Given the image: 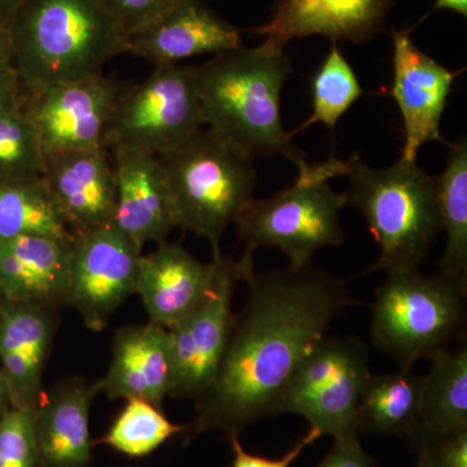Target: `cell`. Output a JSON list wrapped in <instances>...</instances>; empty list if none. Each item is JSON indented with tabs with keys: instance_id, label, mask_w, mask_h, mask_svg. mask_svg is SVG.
Wrapping results in <instances>:
<instances>
[{
	"instance_id": "1",
	"label": "cell",
	"mask_w": 467,
	"mask_h": 467,
	"mask_svg": "<svg viewBox=\"0 0 467 467\" xmlns=\"http://www.w3.org/2000/svg\"><path fill=\"white\" fill-rule=\"evenodd\" d=\"M213 380L196 399L184 438L218 430L239 436L275 416L276 404L300 362L353 303L346 281L309 265L254 273Z\"/></svg>"
},
{
	"instance_id": "2",
	"label": "cell",
	"mask_w": 467,
	"mask_h": 467,
	"mask_svg": "<svg viewBox=\"0 0 467 467\" xmlns=\"http://www.w3.org/2000/svg\"><path fill=\"white\" fill-rule=\"evenodd\" d=\"M292 72L285 48L264 41L195 67L196 90L205 128L248 155H281L297 171L309 162L291 142L281 119L282 88Z\"/></svg>"
},
{
	"instance_id": "3",
	"label": "cell",
	"mask_w": 467,
	"mask_h": 467,
	"mask_svg": "<svg viewBox=\"0 0 467 467\" xmlns=\"http://www.w3.org/2000/svg\"><path fill=\"white\" fill-rule=\"evenodd\" d=\"M23 95L95 75L125 52L126 34L100 0H26L11 20Z\"/></svg>"
},
{
	"instance_id": "4",
	"label": "cell",
	"mask_w": 467,
	"mask_h": 467,
	"mask_svg": "<svg viewBox=\"0 0 467 467\" xmlns=\"http://www.w3.org/2000/svg\"><path fill=\"white\" fill-rule=\"evenodd\" d=\"M327 161L333 177H348L347 204L361 212L380 250L376 264L364 275L420 267L442 230L438 178L417 162L373 169L358 155L347 161L331 156Z\"/></svg>"
},
{
	"instance_id": "5",
	"label": "cell",
	"mask_w": 467,
	"mask_h": 467,
	"mask_svg": "<svg viewBox=\"0 0 467 467\" xmlns=\"http://www.w3.org/2000/svg\"><path fill=\"white\" fill-rule=\"evenodd\" d=\"M159 159L171 189L175 225L207 239L213 254H221L223 233L254 199V158L202 128Z\"/></svg>"
},
{
	"instance_id": "6",
	"label": "cell",
	"mask_w": 467,
	"mask_h": 467,
	"mask_svg": "<svg viewBox=\"0 0 467 467\" xmlns=\"http://www.w3.org/2000/svg\"><path fill=\"white\" fill-rule=\"evenodd\" d=\"M466 291L465 282L423 275L420 267L387 273L373 304L374 346L402 368L450 349L462 328Z\"/></svg>"
},
{
	"instance_id": "7",
	"label": "cell",
	"mask_w": 467,
	"mask_h": 467,
	"mask_svg": "<svg viewBox=\"0 0 467 467\" xmlns=\"http://www.w3.org/2000/svg\"><path fill=\"white\" fill-rule=\"evenodd\" d=\"M308 171V169H306ZM301 171L291 187L265 199H252L236 218L245 251L239 260L254 267V252L261 247L284 252L291 267L312 264L316 252L344 242L340 213L346 193L331 189L328 181Z\"/></svg>"
},
{
	"instance_id": "8",
	"label": "cell",
	"mask_w": 467,
	"mask_h": 467,
	"mask_svg": "<svg viewBox=\"0 0 467 467\" xmlns=\"http://www.w3.org/2000/svg\"><path fill=\"white\" fill-rule=\"evenodd\" d=\"M367 346L356 337H325L300 362L276 404L275 416L296 414L310 429L337 439L359 438L358 408L368 378Z\"/></svg>"
},
{
	"instance_id": "9",
	"label": "cell",
	"mask_w": 467,
	"mask_h": 467,
	"mask_svg": "<svg viewBox=\"0 0 467 467\" xmlns=\"http://www.w3.org/2000/svg\"><path fill=\"white\" fill-rule=\"evenodd\" d=\"M204 128L195 67L159 66L140 84L119 94L104 147L160 156Z\"/></svg>"
},
{
	"instance_id": "10",
	"label": "cell",
	"mask_w": 467,
	"mask_h": 467,
	"mask_svg": "<svg viewBox=\"0 0 467 467\" xmlns=\"http://www.w3.org/2000/svg\"><path fill=\"white\" fill-rule=\"evenodd\" d=\"M213 256L217 257V275L208 296L187 317L167 328L174 367L169 398L196 400L208 389L232 331L235 285L254 275L223 252Z\"/></svg>"
},
{
	"instance_id": "11",
	"label": "cell",
	"mask_w": 467,
	"mask_h": 467,
	"mask_svg": "<svg viewBox=\"0 0 467 467\" xmlns=\"http://www.w3.org/2000/svg\"><path fill=\"white\" fill-rule=\"evenodd\" d=\"M69 303L86 327L104 330L137 290L142 247L115 225L73 235Z\"/></svg>"
},
{
	"instance_id": "12",
	"label": "cell",
	"mask_w": 467,
	"mask_h": 467,
	"mask_svg": "<svg viewBox=\"0 0 467 467\" xmlns=\"http://www.w3.org/2000/svg\"><path fill=\"white\" fill-rule=\"evenodd\" d=\"M119 94L100 73L26 95L23 109L46 156L100 149Z\"/></svg>"
},
{
	"instance_id": "13",
	"label": "cell",
	"mask_w": 467,
	"mask_h": 467,
	"mask_svg": "<svg viewBox=\"0 0 467 467\" xmlns=\"http://www.w3.org/2000/svg\"><path fill=\"white\" fill-rule=\"evenodd\" d=\"M392 42L391 95L404 125V146L399 161L413 164L426 143H445L441 117L461 72H451L418 48L409 30H392Z\"/></svg>"
},
{
	"instance_id": "14",
	"label": "cell",
	"mask_w": 467,
	"mask_h": 467,
	"mask_svg": "<svg viewBox=\"0 0 467 467\" xmlns=\"http://www.w3.org/2000/svg\"><path fill=\"white\" fill-rule=\"evenodd\" d=\"M42 180L72 235L113 225L115 169L104 147L46 156Z\"/></svg>"
},
{
	"instance_id": "15",
	"label": "cell",
	"mask_w": 467,
	"mask_h": 467,
	"mask_svg": "<svg viewBox=\"0 0 467 467\" xmlns=\"http://www.w3.org/2000/svg\"><path fill=\"white\" fill-rule=\"evenodd\" d=\"M241 47L239 30L202 0H181L158 21L129 36L125 52L159 67Z\"/></svg>"
},
{
	"instance_id": "16",
	"label": "cell",
	"mask_w": 467,
	"mask_h": 467,
	"mask_svg": "<svg viewBox=\"0 0 467 467\" xmlns=\"http://www.w3.org/2000/svg\"><path fill=\"white\" fill-rule=\"evenodd\" d=\"M116 177L113 225L140 247L167 241L177 229L167 174L159 156L131 149L112 150Z\"/></svg>"
},
{
	"instance_id": "17",
	"label": "cell",
	"mask_w": 467,
	"mask_h": 467,
	"mask_svg": "<svg viewBox=\"0 0 467 467\" xmlns=\"http://www.w3.org/2000/svg\"><path fill=\"white\" fill-rule=\"evenodd\" d=\"M73 236L26 235L0 243L3 303L58 310L69 303Z\"/></svg>"
},
{
	"instance_id": "18",
	"label": "cell",
	"mask_w": 467,
	"mask_h": 467,
	"mask_svg": "<svg viewBox=\"0 0 467 467\" xmlns=\"http://www.w3.org/2000/svg\"><path fill=\"white\" fill-rule=\"evenodd\" d=\"M216 275L217 257L202 263L182 245L164 241L140 257L135 294L142 299L150 322L171 328L201 306Z\"/></svg>"
},
{
	"instance_id": "19",
	"label": "cell",
	"mask_w": 467,
	"mask_h": 467,
	"mask_svg": "<svg viewBox=\"0 0 467 467\" xmlns=\"http://www.w3.org/2000/svg\"><path fill=\"white\" fill-rule=\"evenodd\" d=\"M395 0H279L272 20L254 30L285 48L294 38L322 36L337 42L370 41Z\"/></svg>"
},
{
	"instance_id": "20",
	"label": "cell",
	"mask_w": 467,
	"mask_h": 467,
	"mask_svg": "<svg viewBox=\"0 0 467 467\" xmlns=\"http://www.w3.org/2000/svg\"><path fill=\"white\" fill-rule=\"evenodd\" d=\"M112 361L106 376L94 383L97 395L142 399L161 408L174 382L173 358L167 328L149 322L116 331Z\"/></svg>"
},
{
	"instance_id": "21",
	"label": "cell",
	"mask_w": 467,
	"mask_h": 467,
	"mask_svg": "<svg viewBox=\"0 0 467 467\" xmlns=\"http://www.w3.org/2000/svg\"><path fill=\"white\" fill-rule=\"evenodd\" d=\"M57 322V310L36 304L0 306V370L7 379L14 407L38 404Z\"/></svg>"
},
{
	"instance_id": "22",
	"label": "cell",
	"mask_w": 467,
	"mask_h": 467,
	"mask_svg": "<svg viewBox=\"0 0 467 467\" xmlns=\"http://www.w3.org/2000/svg\"><path fill=\"white\" fill-rule=\"evenodd\" d=\"M94 383L70 378L43 391L34 409L36 467H88L92 462L90 408Z\"/></svg>"
},
{
	"instance_id": "23",
	"label": "cell",
	"mask_w": 467,
	"mask_h": 467,
	"mask_svg": "<svg viewBox=\"0 0 467 467\" xmlns=\"http://www.w3.org/2000/svg\"><path fill=\"white\" fill-rule=\"evenodd\" d=\"M420 410L409 441L413 450L467 429V348L445 349L430 358Z\"/></svg>"
},
{
	"instance_id": "24",
	"label": "cell",
	"mask_w": 467,
	"mask_h": 467,
	"mask_svg": "<svg viewBox=\"0 0 467 467\" xmlns=\"http://www.w3.org/2000/svg\"><path fill=\"white\" fill-rule=\"evenodd\" d=\"M423 377L413 368L371 374L358 408V431L384 438H410L420 410Z\"/></svg>"
},
{
	"instance_id": "25",
	"label": "cell",
	"mask_w": 467,
	"mask_h": 467,
	"mask_svg": "<svg viewBox=\"0 0 467 467\" xmlns=\"http://www.w3.org/2000/svg\"><path fill=\"white\" fill-rule=\"evenodd\" d=\"M447 165L438 178L439 213L447 244L439 273L467 284V142L448 143Z\"/></svg>"
},
{
	"instance_id": "26",
	"label": "cell",
	"mask_w": 467,
	"mask_h": 467,
	"mask_svg": "<svg viewBox=\"0 0 467 467\" xmlns=\"http://www.w3.org/2000/svg\"><path fill=\"white\" fill-rule=\"evenodd\" d=\"M26 235L73 236L42 178L0 183V243Z\"/></svg>"
},
{
	"instance_id": "27",
	"label": "cell",
	"mask_w": 467,
	"mask_h": 467,
	"mask_svg": "<svg viewBox=\"0 0 467 467\" xmlns=\"http://www.w3.org/2000/svg\"><path fill=\"white\" fill-rule=\"evenodd\" d=\"M187 429L189 425L169 420L161 408L142 399H129L109 432L98 442L109 445L130 459H142L173 436L186 434Z\"/></svg>"
},
{
	"instance_id": "28",
	"label": "cell",
	"mask_w": 467,
	"mask_h": 467,
	"mask_svg": "<svg viewBox=\"0 0 467 467\" xmlns=\"http://www.w3.org/2000/svg\"><path fill=\"white\" fill-rule=\"evenodd\" d=\"M364 94L355 70L334 43L324 63L312 81L313 110L309 119L290 137L315 124L334 129L347 112Z\"/></svg>"
},
{
	"instance_id": "29",
	"label": "cell",
	"mask_w": 467,
	"mask_h": 467,
	"mask_svg": "<svg viewBox=\"0 0 467 467\" xmlns=\"http://www.w3.org/2000/svg\"><path fill=\"white\" fill-rule=\"evenodd\" d=\"M46 153L23 103L0 115V183L41 180Z\"/></svg>"
},
{
	"instance_id": "30",
	"label": "cell",
	"mask_w": 467,
	"mask_h": 467,
	"mask_svg": "<svg viewBox=\"0 0 467 467\" xmlns=\"http://www.w3.org/2000/svg\"><path fill=\"white\" fill-rule=\"evenodd\" d=\"M34 409L12 407L0 414V467H36Z\"/></svg>"
},
{
	"instance_id": "31",
	"label": "cell",
	"mask_w": 467,
	"mask_h": 467,
	"mask_svg": "<svg viewBox=\"0 0 467 467\" xmlns=\"http://www.w3.org/2000/svg\"><path fill=\"white\" fill-rule=\"evenodd\" d=\"M126 34L140 32L158 21L181 0H100Z\"/></svg>"
},
{
	"instance_id": "32",
	"label": "cell",
	"mask_w": 467,
	"mask_h": 467,
	"mask_svg": "<svg viewBox=\"0 0 467 467\" xmlns=\"http://www.w3.org/2000/svg\"><path fill=\"white\" fill-rule=\"evenodd\" d=\"M417 467H467V429L423 445Z\"/></svg>"
},
{
	"instance_id": "33",
	"label": "cell",
	"mask_w": 467,
	"mask_h": 467,
	"mask_svg": "<svg viewBox=\"0 0 467 467\" xmlns=\"http://www.w3.org/2000/svg\"><path fill=\"white\" fill-rule=\"evenodd\" d=\"M321 436V432L317 430L309 429L308 434L304 435L287 453L278 459H269V457L250 453L243 448L239 436H232L229 439L234 453L232 467H291L292 463L299 459L301 453Z\"/></svg>"
},
{
	"instance_id": "34",
	"label": "cell",
	"mask_w": 467,
	"mask_h": 467,
	"mask_svg": "<svg viewBox=\"0 0 467 467\" xmlns=\"http://www.w3.org/2000/svg\"><path fill=\"white\" fill-rule=\"evenodd\" d=\"M318 467H380L376 457L362 448L359 438L337 439Z\"/></svg>"
},
{
	"instance_id": "35",
	"label": "cell",
	"mask_w": 467,
	"mask_h": 467,
	"mask_svg": "<svg viewBox=\"0 0 467 467\" xmlns=\"http://www.w3.org/2000/svg\"><path fill=\"white\" fill-rule=\"evenodd\" d=\"M23 90L14 67H0V115L23 103Z\"/></svg>"
},
{
	"instance_id": "36",
	"label": "cell",
	"mask_w": 467,
	"mask_h": 467,
	"mask_svg": "<svg viewBox=\"0 0 467 467\" xmlns=\"http://www.w3.org/2000/svg\"><path fill=\"white\" fill-rule=\"evenodd\" d=\"M12 67L11 20L0 16V67Z\"/></svg>"
},
{
	"instance_id": "37",
	"label": "cell",
	"mask_w": 467,
	"mask_h": 467,
	"mask_svg": "<svg viewBox=\"0 0 467 467\" xmlns=\"http://www.w3.org/2000/svg\"><path fill=\"white\" fill-rule=\"evenodd\" d=\"M434 9H448L466 17L467 0H436Z\"/></svg>"
},
{
	"instance_id": "38",
	"label": "cell",
	"mask_w": 467,
	"mask_h": 467,
	"mask_svg": "<svg viewBox=\"0 0 467 467\" xmlns=\"http://www.w3.org/2000/svg\"><path fill=\"white\" fill-rule=\"evenodd\" d=\"M12 407H14V404H12L8 382L3 371L0 370V414L5 413V411H7Z\"/></svg>"
},
{
	"instance_id": "39",
	"label": "cell",
	"mask_w": 467,
	"mask_h": 467,
	"mask_svg": "<svg viewBox=\"0 0 467 467\" xmlns=\"http://www.w3.org/2000/svg\"><path fill=\"white\" fill-rule=\"evenodd\" d=\"M26 0H0V16L12 20Z\"/></svg>"
},
{
	"instance_id": "40",
	"label": "cell",
	"mask_w": 467,
	"mask_h": 467,
	"mask_svg": "<svg viewBox=\"0 0 467 467\" xmlns=\"http://www.w3.org/2000/svg\"><path fill=\"white\" fill-rule=\"evenodd\" d=\"M3 300H2V295H0V306H2Z\"/></svg>"
}]
</instances>
